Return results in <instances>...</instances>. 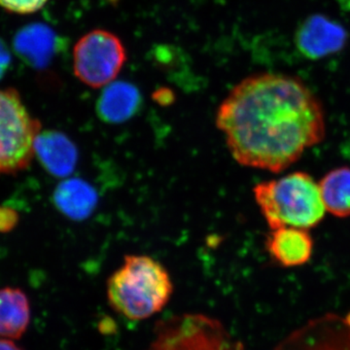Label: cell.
<instances>
[{"mask_svg": "<svg viewBox=\"0 0 350 350\" xmlns=\"http://www.w3.org/2000/svg\"><path fill=\"white\" fill-rule=\"evenodd\" d=\"M0 350H22L12 340L8 338H0Z\"/></svg>", "mask_w": 350, "mask_h": 350, "instance_id": "d6986e66", "label": "cell"}, {"mask_svg": "<svg viewBox=\"0 0 350 350\" xmlns=\"http://www.w3.org/2000/svg\"><path fill=\"white\" fill-rule=\"evenodd\" d=\"M48 0H0V7L8 12L25 15L36 12Z\"/></svg>", "mask_w": 350, "mask_h": 350, "instance_id": "2e32d148", "label": "cell"}, {"mask_svg": "<svg viewBox=\"0 0 350 350\" xmlns=\"http://www.w3.org/2000/svg\"><path fill=\"white\" fill-rule=\"evenodd\" d=\"M41 124L25 107L19 92L0 89V175L16 174L29 167Z\"/></svg>", "mask_w": 350, "mask_h": 350, "instance_id": "277c9868", "label": "cell"}, {"mask_svg": "<svg viewBox=\"0 0 350 350\" xmlns=\"http://www.w3.org/2000/svg\"><path fill=\"white\" fill-rule=\"evenodd\" d=\"M142 103V94L135 85L113 81L105 86L98 98L96 112L107 123H123L137 114Z\"/></svg>", "mask_w": 350, "mask_h": 350, "instance_id": "30bf717a", "label": "cell"}, {"mask_svg": "<svg viewBox=\"0 0 350 350\" xmlns=\"http://www.w3.org/2000/svg\"><path fill=\"white\" fill-rule=\"evenodd\" d=\"M347 317V321H349L350 324V312L347 313V317Z\"/></svg>", "mask_w": 350, "mask_h": 350, "instance_id": "ffe728a7", "label": "cell"}, {"mask_svg": "<svg viewBox=\"0 0 350 350\" xmlns=\"http://www.w3.org/2000/svg\"><path fill=\"white\" fill-rule=\"evenodd\" d=\"M107 292L115 312L130 320H144L167 306L174 284L162 262L147 255L129 254L108 278Z\"/></svg>", "mask_w": 350, "mask_h": 350, "instance_id": "7a4b0ae2", "label": "cell"}, {"mask_svg": "<svg viewBox=\"0 0 350 350\" xmlns=\"http://www.w3.org/2000/svg\"><path fill=\"white\" fill-rule=\"evenodd\" d=\"M312 237L308 230L283 227L271 230L266 239V250L278 265L284 268L303 266L313 254Z\"/></svg>", "mask_w": 350, "mask_h": 350, "instance_id": "9c48e42d", "label": "cell"}, {"mask_svg": "<svg viewBox=\"0 0 350 350\" xmlns=\"http://www.w3.org/2000/svg\"><path fill=\"white\" fill-rule=\"evenodd\" d=\"M273 350H350L347 317L328 312L295 329Z\"/></svg>", "mask_w": 350, "mask_h": 350, "instance_id": "52a82bcc", "label": "cell"}, {"mask_svg": "<svg viewBox=\"0 0 350 350\" xmlns=\"http://www.w3.org/2000/svg\"><path fill=\"white\" fill-rule=\"evenodd\" d=\"M59 38L56 33L44 25L25 27L15 38L18 54L32 66L43 68L56 54Z\"/></svg>", "mask_w": 350, "mask_h": 350, "instance_id": "7c38bea8", "label": "cell"}, {"mask_svg": "<svg viewBox=\"0 0 350 350\" xmlns=\"http://www.w3.org/2000/svg\"><path fill=\"white\" fill-rule=\"evenodd\" d=\"M31 320V308L27 295L19 288L0 289V337L19 338Z\"/></svg>", "mask_w": 350, "mask_h": 350, "instance_id": "4fadbf2b", "label": "cell"}, {"mask_svg": "<svg viewBox=\"0 0 350 350\" xmlns=\"http://www.w3.org/2000/svg\"><path fill=\"white\" fill-rule=\"evenodd\" d=\"M55 204L62 213L73 219L85 218L93 211L96 202L94 189L80 179H68L57 186Z\"/></svg>", "mask_w": 350, "mask_h": 350, "instance_id": "9a60e30c", "label": "cell"}, {"mask_svg": "<svg viewBox=\"0 0 350 350\" xmlns=\"http://www.w3.org/2000/svg\"><path fill=\"white\" fill-rule=\"evenodd\" d=\"M126 61L123 43L115 34L103 29H94L85 34L73 52L76 77L94 89L114 81Z\"/></svg>", "mask_w": 350, "mask_h": 350, "instance_id": "8992f818", "label": "cell"}, {"mask_svg": "<svg viewBox=\"0 0 350 350\" xmlns=\"http://www.w3.org/2000/svg\"><path fill=\"white\" fill-rule=\"evenodd\" d=\"M253 195L271 230L283 227L310 230L325 216L319 183L306 172H293L261 182L253 188Z\"/></svg>", "mask_w": 350, "mask_h": 350, "instance_id": "3957f363", "label": "cell"}, {"mask_svg": "<svg viewBox=\"0 0 350 350\" xmlns=\"http://www.w3.org/2000/svg\"><path fill=\"white\" fill-rule=\"evenodd\" d=\"M19 222V214L10 207L0 206V232L12 231Z\"/></svg>", "mask_w": 350, "mask_h": 350, "instance_id": "e0dca14e", "label": "cell"}, {"mask_svg": "<svg viewBox=\"0 0 350 350\" xmlns=\"http://www.w3.org/2000/svg\"><path fill=\"white\" fill-rule=\"evenodd\" d=\"M11 64V54L3 40L0 39V79L8 70Z\"/></svg>", "mask_w": 350, "mask_h": 350, "instance_id": "ac0fdd59", "label": "cell"}, {"mask_svg": "<svg viewBox=\"0 0 350 350\" xmlns=\"http://www.w3.org/2000/svg\"><path fill=\"white\" fill-rule=\"evenodd\" d=\"M147 350H245L217 319L204 314L175 315L157 322Z\"/></svg>", "mask_w": 350, "mask_h": 350, "instance_id": "5b68a950", "label": "cell"}, {"mask_svg": "<svg viewBox=\"0 0 350 350\" xmlns=\"http://www.w3.org/2000/svg\"><path fill=\"white\" fill-rule=\"evenodd\" d=\"M349 40V32L337 21L322 14L306 17L297 27L295 44L304 57L312 61L340 52Z\"/></svg>", "mask_w": 350, "mask_h": 350, "instance_id": "ba28073f", "label": "cell"}, {"mask_svg": "<svg viewBox=\"0 0 350 350\" xmlns=\"http://www.w3.org/2000/svg\"><path fill=\"white\" fill-rule=\"evenodd\" d=\"M216 126L243 167L282 172L326 135L324 108L294 76L258 73L236 85L221 103Z\"/></svg>", "mask_w": 350, "mask_h": 350, "instance_id": "6da1fadb", "label": "cell"}, {"mask_svg": "<svg viewBox=\"0 0 350 350\" xmlns=\"http://www.w3.org/2000/svg\"><path fill=\"white\" fill-rule=\"evenodd\" d=\"M326 213L338 218L350 216V167H338L327 172L319 182Z\"/></svg>", "mask_w": 350, "mask_h": 350, "instance_id": "5bb4252c", "label": "cell"}, {"mask_svg": "<svg viewBox=\"0 0 350 350\" xmlns=\"http://www.w3.org/2000/svg\"><path fill=\"white\" fill-rule=\"evenodd\" d=\"M34 151L45 170L55 176H66L77 163L75 145L66 135L57 131L39 133Z\"/></svg>", "mask_w": 350, "mask_h": 350, "instance_id": "8fae6325", "label": "cell"}]
</instances>
